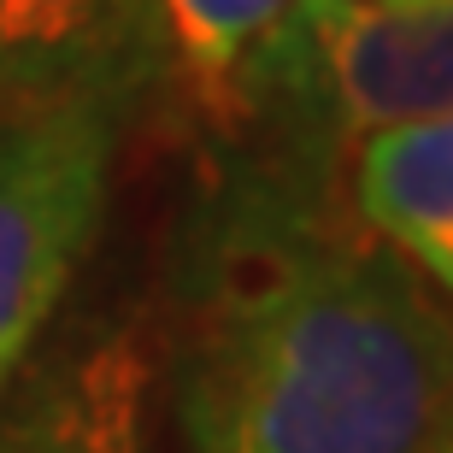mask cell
I'll return each instance as SVG.
<instances>
[{"mask_svg": "<svg viewBox=\"0 0 453 453\" xmlns=\"http://www.w3.org/2000/svg\"><path fill=\"white\" fill-rule=\"evenodd\" d=\"M130 118L124 106H65L0 130V395L101 242Z\"/></svg>", "mask_w": 453, "mask_h": 453, "instance_id": "3", "label": "cell"}, {"mask_svg": "<svg viewBox=\"0 0 453 453\" xmlns=\"http://www.w3.org/2000/svg\"><path fill=\"white\" fill-rule=\"evenodd\" d=\"M224 142L171 288L188 453H453V301L348 212L342 153Z\"/></svg>", "mask_w": 453, "mask_h": 453, "instance_id": "1", "label": "cell"}, {"mask_svg": "<svg viewBox=\"0 0 453 453\" xmlns=\"http://www.w3.org/2000/svg\"><path fill=\"white\" fill-rule=\"evenodd\" d=\"M153 342L135 319H88L0 395V453H148Z\"/></svg>", "mask_w": 453, "mask_h": 453, "instance_id": "5", "label": "cell"}, {"mask_svg": "<svg viewBox=\"0 0 453 453\" xmlns=\"http://www.w3.org/2000/svg\"><path fill=\"white\" fill-rule=\"evenodd\" d=\"M371 6H424V0H371Z\"/></svg>", "mask_w": 453, "mask_h": 453, "instance_id": "8", "label": "cell"}, {"mask_svg": "<svg viewBox=\"0 0 453 453\" xmlns=\"http://www.w3.org/2000/svg\"><path fill=\"white\" fill-rule=\"evenodd\" d=\"M159 83V0H0V130L65 106L135 112Z\"/></svg>", "mask_w": 453, "mask_h": 453, "instance_id": "4", "label": "cell"}, {"mask_svg": "<svg viewBox=\"0 0 453 453\" xmlns=\"http://www.w3.org/2000/svg\"><path fill=\"white\" fill-rule=\"evenodd\" d=\"M453 112V0L371 6L295 0L242 88L224 142L283 135L306 148H353L359 135Z\"/></svg>", "mask_w": 453, "mask_h": 453, "instance_id": "2", "label": "cell"}, {"mask_svg": "<svg viewBox=\"0 0 453 453\" xmlns=\"http://www.w3.org/2000/svg\"><path fill=\"white\" fill-rule=\"evenodd\" d=\"M348 212L453 301V112L359 135L342 165Z\"/></svg>", "mask_w": 453, "mask_h": 453, "instance_id": "6", "label": "cell"}, {"mask_svg": "<svg viewBox=\"0 0 453 453\" xmlns=\"http://www.w3.org/2000/svg\"><path fill=\"white\" fill-rule=\"evenodd\" d=\"M295 0H159L165 18V88L188 118L230 135L242 118L253 59L265 53Z\"/></svg>", "mask_w": 453, "mask_h": 453, "instance_id": "7", "label": "cell"}]
</instances>
